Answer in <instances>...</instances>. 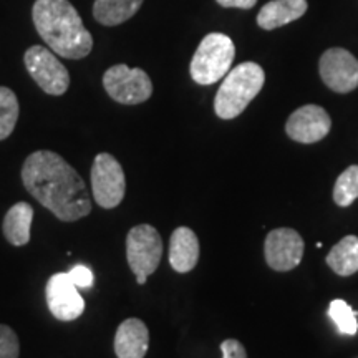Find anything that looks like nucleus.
I'll return each mask as SVG.
<instances>
[{
	"label": "nucleus",
	"mask_w": 358,
	"mask_h": 358,
	"mask_svg": "<svg viewBox=\"0 0 358 358\" xmlns=\"http://www.w3.org/2000/svg\"><path fill=\"white\" fill-rule=\"evenodd\" d=\"M22 182L60 221L75 222L92 213V198L82 176L53 151L30 155L22 166Z\"/></svg>",
	"instance_id": "1"
},
{
	"label": "nucleus",
	"mask_w": 358,
	"mask_h": 358,
	"mask_svg": "<svg viewBox=\"0 0 358 358\" xmlns=\"http://www.w3.org/2000/svg\"><path fill=\"white\" fill-rule=\"evenodd\" d=\"M32 19L40 37L57 55L80 60L92 53V34L69 0H35Z\"/></svg>",
	"instance_id": "2"
},
{
	"label": "nucleus",
	"mask_w": 358,
	"mask_h": 358,
	"mask_svg": "<svg viewBox=\"0 0 358 358\" xmlns=\"http://www.w3.org/2000/svg\"><path fill=\"white\" fill-rule=\"evenodd\" d=\"M266 82L262 66L244 62L229 70L214 98V111L221 120H234L248 108Z\"/></svg>",
	"instance_id": "3"
},
{
	"label": "nucleus",
	"mask_w": 358,
	"mask_h": 358,
	"mask_svg": "<svg viewBox=\"0 0 358 358\" xmlns=\"http://www.w3.org/2000/svg\"><path fill=\"white\" fill-rule=\"evenodd\" d=\"M234 57V42L227 35L219 32L206 35L191 60V78L198 85L217 83L229 73Z\"/></svg>",
	"instance_id": "4"
},
{
	"label": "nucleus",
	"mask_w": 358,
	"mask_h": 358,
	"mask_svg": "<svg viewBox=\"0 0 358 358\" xmlns=\"http://www.w3.org/2000/svg\"><path fill=\"white\" fill-rule=\"evenodd\" d=\"M163 257V239L158 229L150 224H140L129 229L127 236V261L136 282L145 285L148 277L155 274Z\"/></svg>",
	"instance_id": "5"
},
{
	"label": "nucleus",
	"mask_w": 358,
	"mask_h": 358,
	"mask_svg": "<svg viewBox=\"0 0 358 358\" xmlns=\"http://www.w3.org/2000/svg\"><path fill=\"white\" fill-rule=\"evenodd\" d=\"M103 87L111 100L122 105H140L153 95V83L141 69L128 65H113L103 75Z\"/></svg>",
	"instance_id": "6"
},
{
	"label": "nucleus",
	"mask_w": 358,
	"mask_h": 358,
	"mask_svg": "<svg viewBox=\"0 0 358 358\" xmlns=\"http://www.w3.org/2000/svg\"><path fill=\"white\" fill-rule=\"evenodd\" d=\"M92 194L103 209H113L127 194V178L118 159L110 153L96 155L92 166Z\"/></svg>",
	"instance_id": "7"
},
{
	"label": "nucleus",
	"mask_w": 358,
	"mask_h": 358,
	"mask_svg": "<svg viewBox=\"0 0 358 358\" xmlns=\"http://www.w3.org/2000/svg\"><path fill=\"white\" fill-rule=\"evenodd\" d=\"M24 64L34 82L47 95L60 96L70 87V73L50 48L34 45L24 55Z\"/></svg>",
	"instance_id": "8"
},
{
	"label": "nucleus",
	"mask_w": 358,
	"mask_h": 358,
	"mask_svg": "<svg viewBox=\"0 0 358 358\" xmlns=\"http://www.w3.org/2000/svg\"><path fill=\"white\" fill-rule=\"evenodd\" d=\"M302 236L290 227L271 231L264 243V256L267 266L275 272H289L301 264L303 257Z\"/></svg>",
	"instance_id": "9"
},
{
	"label": "nucleus",
	"mask_w": 358,
	"mask_h": 358,
	"mask_svg": "<svg viewBox=\"0 0 358 358\" xmlns=\"http://www.w3.org/2000/svg\"><path fill=\"white\" fill-rule=\"evenodd\" d=\"M319 71L324 83L335 93L358 88V60L345 48H329L320 57Z\"/></svg>",
	"instance_id": "10"
},
{
	"label": "nucleus",
	"mask_w": 358,
	"mask_h": 358,
	"mask_svg": "<svg viewBox=\"0 0 358 358\" xmlns=\"http://www.w3.org/2000/svg\"><path fill=\"white\" fill-rule=\"evenodd\" d=\"M48 310L60 322L77 320L85 312V301L77 285L71 282L69 272L53 274L45 287Z\"/></svg>",
	"instance_id": "11"
},
{
	"label": "nucleus",
	"mask_w": 358,
	"mask_h": 358,
	"mask_svg": "<svg viewBox=\"0 0 358 358\" xmlns=\"http://www.w3.org/2000/svg\"><path fill=\"white\" fill-rule=\"evenodd\" d=\"M332 128V120L322 106L306 105L295 110L285 123V133L290 140L312 145L324 140Z\"/></svg>",
	"instance_id": "12"
},
{
	"label": "nucleus",
	"mask_w": 358,
	"mask_h": 358,
	"mask_svg": "<svg viewBox=\"0 0 358 358\" xmlns=\"http://www.w3.org/2000/svg\"><path fill=\"white\" fill-rule=\"evenodd\" d=\"M150 347V330L140 319L122 322L115 334V353L118 358H145Z\"/></svg>",
	"instance_id": "13"
},
{
	"label": "nucleus",
	"mask_w": 358,
	"mask_h": 358,
	"mask_svg": "<svg viewBox=\"0 0 358 358\" xmlns=\"http://www.w3.org/2000/svg\"><path fill=\"white\" fill-rule=\"evenodd\" d=\"M199 241L189 227H178L169 239V266L179 274H187L198 266Z\"/></svg>",
	"instance_id": "14"
},
{
	"label": "nucleus",
	"mask_w": 358,
	"mask_h": 358,
	"mask_svg": "<svg viewBox=\"0 0 358 358\" xmlns=\"http://www.w3.org/2000/svg\"><path fill=\"white\" fill-rule=\"evenodd\" d=\"M307 8V0H271L257 13V25L264 30L279 29L301 19Z\"/></svg>",
	"instance_id": "15"
},
{
	"label": "nucleus",
	"mask_w": 358,
	"mask_h": 358,
	"mask_svg": "<svg viewBox=\"0 0 358 358\" xmlns=\"http://www.w3.org/2000/svg\"><path fill=\"white\" fill-rule=\"evenodd\" d=\"M34 221V208L29 203H17L8 209L2 222L3 237L12 245H25L30 243V229Z\"/></svg>",
	"instance_id": "16"
},
{
	"label": "nucleus",
	"mask_w": 358,
	"mask_h": 358,
	"mask_svg": "<svg viewBox=\"0 0 358 358\" xmlns=\"http://www.w3.org/2000/svg\"><path fill=\"white\" fill-rule=\"evenodd\" d=\"M145 0H95L93 17L98 24L115 27L131 19Z\"/></svg>",
	"instance_id": "17"
},
{
	"label": "nucleus",
	"mask_w": 358,
	"mask_h": 358,
	"mask_svg": "<svg viewBox=\"0 0 358 358\" xmlns=\"http://www.w3.org/2000/svg\"><path fill=\"white\" fill-rule=\"evenodd\" d=\"M327 266L340 277H348L358 272V237L345 236L332 248L327 256Z\"/></svg>",
	"instance_id": "18"
},
{
	"label": "nucleus",
	"mask_w": 358,
	"mask_h": 358,
	"mask_svg": "<svg viewBox=\"0 0 358 358\" xmlns=\"http://www.w3.org/2000/svg\"><path fill=\"white\" fill-rule=\"evenodd\" d=\"M20 106L17 95L10 88L0 87V141L6 140L15 129Z\"/></svg>",
	"instance_id": "19"
},
{
	"label": "nucleus",
	"mask_w": 358,
	"mask_h": 358,
	"mask_svg": "<svg viewBox=\"0 0 358 358\" xmlns=\"http://www.w3.org/2000/svg\"><path fill=\"white\" fill-rule=\"evenodd\" d=\"M358 199V164L347 168L334 186V201L340 208H348Z\"/></svg>",
	"instance_id": "20"
},
{
	"label": "nucleus",
	"mask_w": 358,
	"mask_h": 358,
	"mask_svg": "<svg viewBox=\"0 0 358 358\" xmlns=\"http://www.w3.org/2000/svg\"><path fill=\"white\" fill-rule=\"evenodd\" d=\"M329 315L334 320V324L337 325L338 332L343 335H355L358 332V312L348 306L345 301L337 299L332 301L329 306Z\"/></svg>",
	"instance_id": "21"
},
{
	"label": "nucleus",
	"mask_w": 358,
	"mask_h": 358,
	"mask_svg": "<svg viewBox=\"0 0 358 358\" xmlns=\"http://www.w3.org/2000/svg\"><path fill=\"white\" fill-rule=\"evenodd\" d=\"M20 342L8 325L0 324V358H19Z\"/></svg>",
	"instance_id": "22"
},
{
	"label": "nucleus",
	"mask_w": 358,
	"mask_h": 358,
	"mask_svg": "<svg viewBox=\"0 0 358 358\" xmlns=\"http://www.w3.org/2000/svg\"><path fill=\"white\" fill-rule=\"evenodd\" d=\"M69 277L78 289H90L93 285V280H95L92 268H88L87 266H75L69 272Z\"/></svg>",
	"instance_id": "23"
},
{
	"label": "nucleus",
	"mask_w": 358,
	"mask_h": 358,
	"mask_svg": "<svg viewBox=\"0 0 358 358\" xmlns=\"http://www.w3.org/2000/svg\"><path fill=\"white\" fill-rule=\"evenodd\" d=\"M222 358H248V352L243 343L236 338H227L221 343Z\"/></svg>",
	"instance_id": "24"
},
{
	"label": "nucleus",
	"mask_w": 358,
	"mask_h": 358,
	"mask_svg": "<svg viewBox=\"0 0 358 358\" xmlns=\"http://www.w3.org/2000/svg\"><path fill=\"white\" fill-rule=\"evenodd\" d=\"M219 6L224 8H244L249 10L257 3V0H216Z\"/></svg>",
	"instance_id": "25"
}]
</instances>
